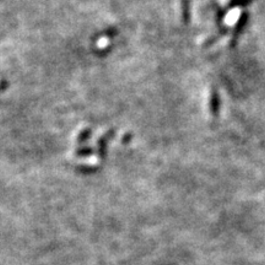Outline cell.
Segmentation results:
<instances>
[{
    "label": "cell",
    "instance_id": "1",
    "mask_svg": "<svg viewBox=\"0 0 265 265\" xmlns=\"http://www.w3.org/2000/svg\"><path fill=\"white\" fill-rule=\"evenodd\" d=\"M247 20H248V15L247 14H243L240 17V20L237 21V23H236L234 31H232V37H231V41H230V48H234L235 45L237 44L238 37H240V34L242 33L243 28H245L246 25H247Z\"/></svg>",
    "mask_w": 265,
    "mask_h": 265
},
{
    "label": "cell",
    "instance_id": "2",
    "mask_svg": "<svg viewBox=\"0 0 265 265\" xmlns=\"http://www.w3.org/2000/svg\"><path fill=\"white\" fill-rule=\"evenodd\" d=\"M220 96H219L218 90L215 87H213L210 93V102H209V106H210V113L213 114V117H219V113H220Z\"/></svg>",
    "mask_w": 265,
    "mask_h": 265
},
{
    "label": "cell",
    "instance_id": "3",
    "mask_svg": "<svg viewBox=\"0 0 265 265\" xmlns=\"http://www.w3.org/2000/svg\"><path fill=\"white\" fill-rule=\"evenodd\" d=\"M218 41H219V37L218 36L210 37V38L206 39V41L204 42V44H203V47H204V48H209V47H211V45L215 44Z\"/></svg>",
    "mask_w": 265,
    "mask_h": 265
}]
</instances>
